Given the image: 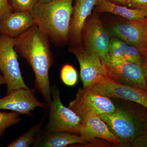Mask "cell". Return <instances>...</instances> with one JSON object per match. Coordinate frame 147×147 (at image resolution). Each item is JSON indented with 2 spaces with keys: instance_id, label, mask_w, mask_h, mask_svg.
I'll return each instance as SVG.
<instances>
[{
  "instance_id": "1",
  "label": "cell",
  "mask_w": 147,
  "mask_h": 147,
  "mask_svg": "<svg viewBox=\"0 0 147 147\" xmlns=\"http://www.w3.org/2000/svg\"><path fill=\"white\" fill-rule=\"evenodd\" d=\"M14 38L15 51L30 66L35 87L48 105L52 100L49 71L55 63L50 40L35 24Z\"/></svg>"
},
{
  "instance_id": "2",
  "label": "cell",
  "mask_w": 147,
  "mask_h": 147,
  "mask_svg": "<svg viewBox=\"0 0 147 147\" xmlns=\"http://www.w3.org/2000/svg\"><path fill=\"white\" fill-rule=\"evenodd\" d=\"M73 0H53L38 2L31 13L34 24L56 46L69 41Z\"/></svg>"
},
{
  "instance_id": "3",
  "label": "cell",
  "mask_w": 147,
  "mask_h": 147,
  "mask_svg": "<svg viewBox=\"0 0 147 147\" xmlns=\"http://www.w3.org/2000/svg\"><path fill=\"white\" fill-rule=\"evenodd\" d=\"M99 117L121 144H131L142 134L147 125V108L133 102L125 107L116 105L113 113Z\"/></svg>"
},
{
  "instance_id": "4",
  "label": "cell",
  "mask_w": 147,
  "mask_h": 147,
  "mask_svg": "<svg viewBox=\"0 0 147 147\" xmlns=\"http://www.w3.org/2000/svg\"><path fill=\"white\" fill-rule=\"evenodd\" d=\"M51 95L53 98L48 105L49 120L43 130L48 132L66 131L79 135L81 119L62 103L59 90L55 84L51 87Z\"/></svg>"
},
{
  "instance_id": "5",
  "label": "cell",
  "mask_w": 147,
  "mask_h": 147,
  "mask_svg": "<svg viewBox=\"0 0 147 147\" xmlns=\"http://www.w3.org/2000/svg\"><path fill=\"white\" fill-rule=\"evenodd\" d=\"M68 107L80 117L82 123L92 116L111 114L116 109L110 98L98 94L89 87L79 89Z\"/></svg>"
},
{
  "instance_id": "6",
  "label": "cell",
  "mask_w": 147,
  "mask_h": 147,
  "mask_svg": "<svg viewBox=\"0 0 147 147\" xmlns=\"http://www.w3.org/2000/svg\"><path fill=\"white\" fill-rule=\"evenodd\" d=\"M14 41V38L0 35V71L5 79L6 94L21 88H29L21 74Z\"/></svg>"
},
{
  "instance_id": "7",
  "label": "cell",
  "mask_w": 147,
  "mask_h": 147,
  "mask_svg": "<svg viewBox=\"0 0 147 147\" xmlns=\"http://www.w3.org/2000/svg\"><path fill=\"white\" fill-rule=\"evenodd\" d=\"M89 87L98 94L136 102L147 109V90L121 84L105 76L98 77Z\"/></svg>"
},
{
  "instance_id": "8",
  "label": "cell",
  "mask_w": 147,
  "mask_h": 147,
  "mask_svg": "<svg viewBox=\"0 0 147 147\" xmlns=\"http://www.w3.org/2000/svg\"><path fill=\"white\" fill-rule=\"evenodd\" d=\"M82 40L84 49L100 59L108 53L109 34L96 14H94L86 21L82 31Z\"/></svg>"
},
{
  "instance_id": "9",
  "label": "cell",
  "mask_w": 147,
  "mask_h": 147,
  "mask_svg": "<svg viewBox=\"0 0 147 147\" xmlns=\"http://www.w3.org/2000/svg\"><path fill=\"white\" fill-rule=\"evenodd\" d=\"M106 76L121 84L147 91L142 67L126 61L114 63L102 61Z\"/></svg>"
},
{
  "instance_id": "10",
  "label": "cell",
  "mask_w": 147,
  "mask_h": 147,
  "mask_svg": "<svg viewBox=\"0 0 147 147\" xmlns=\"http://www.w3.org/2000/svg\"><path fill=\"white\" fill-rule=\"evenodd\" d=\"M45 102L39 101L35 96L34 89L24 88L13 90L0 98V110H12L20 114L30 115L38 107L46 109Z\"/></svg>"
},
{
  "instance_id": "11",
  "label": "cell",
  "mask_w": 147,
  "mask_h": 147,
  "mask_svg": "<svg viewBox=\"0 0 147 147\" xmlns=\"http://www.w3.org/2000/svg\"><path fill=\"white\" fill-rule=\"evenodd\" d=\"M111 32L114 36L136 47L144 60L147 53V22L128 21L115 25Z\"/></svg>"
},
{
  "instance_id": "12",
  "label": "cell",
  "mask_w": 147,
  "mask_h": 147,
  "mask_svg": "<svg viewBox=\"0 0 147 147\" xmlns=\"http://www.w3.org/2000/svg\"><path fill=\"white\" fill-rule=\"evenodd\" d=\"M68 51L76 56L79 61L83 88L90 86L99 76H106L102 60L97 55L86 50L83 46L69 47Z\"/></svg>"
},
{
  "instance_id": "13",
  "label": "cell",
  "mask_w": 147,
  "mask_h": 147,
  "mask_svg": "<svg viewBox=\"0 0 147 147\" xmlns=\"http://www.w3.org/2000/svg\"><path fill=\"white\" fill-rule=\"evenodd\" d=\"M98 0H75L73 5L69 33V47L82 46L84 25Z\"/></svg>"
},
{
  "instance_id": "14",
  "label": "cell",
  "mask_w": 147,
  "mask_h": 147,
  "mask_svg": "<svg viewBox=\"0 0 147 147\" xmlns=\"http://www.w3.org/2000/svg\"><path fill=\"white\" fill-rule=\"evenodd\" d=\"M79 135L88 143H96L97 139L118 145L121 144L118 139L110 130L108 125L98 116L90 117L82 123Z\"/></svg>"
},
{
  "instance_id": "15",
  "label": "cell",
  "mask_w": 147,
  "mask_h": 147,
  "mask_svg": "<svg viewBox=\"0 0 147 147\" xmlns=\"http://www.w3.org/2000/svg\"><path fill=\"white\" fill-rule=\"evenodd\" d=\"M34 25L30 12L12 11L0 20V35L15 38Z\"/></svg>"
},
{
  "instance_id": "16",
  "label": "cell",
  "mask_w": 147,
  "mask_h": 147,
  "mask_svg": "<svg viewBox=\"0 0 147 147\" xmlns=\"http://www.w3.org/2000/svg\"><path fill=\"white\" fill-rule=\"evenodd\" d=\"M87 144L81 136L66 131L40 132L33 147H63L74 144Z\"/></svg>"
},
{
  "instance_id": "17",
  "label": "cell",
  "mask_w": 147,
  "mask_h": 147,
  "mask_svg": "<svg viewBox=\"0 0 147 147\" xmlns=\"http://www.w3.org/2000/svg\"><path fill=\"white\" fill-rule=\"evenodd\" d=\"M96 10L99 13H111L125 18L128 21L142 20L147 16V11L129 8L117 4L109 0H98Z\"/></svg>"
},
{
  "instance_id": "18",
  "label": "cell",
  "mask_w": 147,
  "mask_h": 147,
  "mask_svg": "<svg viewBox=\"0 0 147 147\" xmlns=\"http://www.w3.org/2000/svg\"><path fill=\"white\" fill-rule=\"evenodd\" d=\"M44 115L39 122L32 126L26 133L7 145V147H28L33 145L38 134L41 130V127L46 117Z\"/></svg>"
},
{
  "instance_id": "19",
  "label": "cell",
  "mask_w": 147,
  "mask_h": 147,
  "mask_svg": "<svg viewBox=\"0 0 147 147\" xmlns=\"http://www.w3.org/2000/svg\"><path fill=\"white\" fill-rule=\"evenodd\" d=\"M128 45L126 42L118 38H113L110 39L108 53L101 59L123 58L124 53Z\"/></svg>"
},
{
  "instance_id": "20",
  "label": "cell",
  "mask_w": 147,
  "mask_h": 147,
  "mask_svg": "<svg viewBox=\"0 0 147 147\" xmlns=\"http://www.w3.org/2000/svg\"><path fill=\"white\" fill-rule=\"evenodd\" d=\"M21 114L17 112H0V139L9 127L19 123L21 121Z\"/></svg>"
},
{
  "instance_id": "21",
  "label": "cell",
  "mask_w": 147,
  "mask_h": 147,
  "mask_svg": "<svg viewBox=\"0 0 147 147\" xmlns=\"http://www.w3.org/2000/svg\"><path fill=\"white\" fill-rule=\"evenodd\" d=\"M60 77L63 83L68 86H75L78 82V74L74 67L69 64L63 66L60 71Z\"/></svg>"
},
{
  "instance_id": "22",
  "label": "cell",
  "mask_w": 147,
  "mask_h": 147,
  "mask_svg": "<svg viewBox=\"0 0 147 147\" xmlns=\"http://www.w3.org/2000/svg\"><path fill=\"white\" fill-rule=\"evenodd\" d=\"M12 11L31 12L39 1L38 0H10Z\"/></svg>"
},
{
  "instance_id": "23",
  "label": "cell",
  "mask_w": 147,
  "mask_h": 147,
  "mask_svg": "<svg viewBox=\"0 0 147 147\" xmlns=\"http://www.w3.org/2000/svg\"><path fill=\"white\" fill-rule=\"evenodd\" d=\"M123 59L125 61L142 67L144 60L141 53L136 47L128 45L123 55Z\"/></svg>"
},
{
  "instance_id": "24",
  "label": "cell",
  "mask_w": 147,
  "mask_h": 147,
  "mask_svg": "<svg viewBox=\"0 0 147 147\" xmlns=\"http://www.w3.org/2000/svg\"><path fill=\"white\" fill-rule=\"evenodd\" d=\"M132 146L147 147V125L143 132L131 143Z\"/></svg>"
},
{
  "instance_id": "25",
  "label": "cell",
  "mask_w": 147,
  "mask_h": 147,
  "mask_svg": "<svg viewBox=\"0 0 147 147\" xmlns=\"http://www.w3.org/2000/svg\"><path fill=\"white\" fill-rule=\"evenodd\" d=\"M127 6L147 11V0H127Z\"/></svg>"
},
{
  "instance_id": "26",
  "label": "cell",
  "mask_w": 147,
  "mask_h": 147,
  "mask_svg": "<svg viewBox=\"0 0 147 147\" xmlns=\"http://www.w3.org/2000/svg\"><path fill=\"white\" fill-rule=\"evenodd\" d=\"M11 12L10 0H0V20Z\"/></svg>"
},
{
  "instance_id": "27",
  "label": "cell",
  "mask_w": 147,
  "mask_h": 147,
  "mask_svg": "<svg viewBox=\"0 0 147 147\" xmlns=\"http://www.w3.org/2000/svg\"><path fill=\"white\" fill-rule=\"evenodd\" d=\"M142 67L143 69L144 76L147 86V62L144 61L142 66Z\"/></svg>"
},
{
  "instance_id": "28",
  "label": "cell",
  "mask_w": 147,
  "mask_h": 147,
  "mask_svg": "<svg viewBox=\"0 0 147 147\" xmlns=\"http://www.w3.org/2000/svg\"><path fill=\"white\" fill-rule=\"evenodd\" d=\"M109 1L117 4L127 6V0H109Z\"/></svg>"
},
{
  "instance_id": "29",
  "label": "cell",
  "mask_w": 147,
  "mask_h": 147,
  "mask_svg": "<svg viewBox=\"0 0 147 147\" xmlns=\"http://www.w3.org/2000/svg\"><path fill=\"white\" fill-rule=\"evenodd\" d=\"M5 84V81L3 75H0V86Z\"/></svg>"
},
{
  "instance_id": "30",
  "label": "cell",
  "mask_w": 147,
  "mask_h": 147,
  "mask_svg": "<svg viewBox=\"0 0 147 147\" xmlns=\"http://www.w3.org/2000/svg\"><path fill=\"white\" fill-rule=\"evenodd\" d=\"M40 3H47L50 2V1H53V0H38Z\"/></svg>"
},
{
  "instance_id": "31",
  "label": "cell",
  "mask_w": 147,
  "mask_h": 147,
  "mask_svg": "<svg viewBox=\"0 0 147 147\" xmlns=\"http://www.w3.org/2000/svg\"><path fill=\"white\" fill-rule=\"evenodd\" d=\"M139 21H142V22H147V16L144 19H142V20H139Z\"/></svg>"
},
{
  "instance_id": "32",
  "label": "cell",
  "mask_w": 147,
  "mask_h": 147,
  "mask_svg": "<svg viewBox=\"0 0 147 147\" xmlns=\"http://www.w3.org/2000/svg\"><path fill=\"white\" fill-rule=\"evenodd\" d=\"M144 61H145L147 62V53L146 55V57H145V59H144Z\"/></svg>"
}]
</instances>
